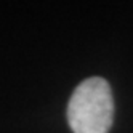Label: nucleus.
<instances>
[{"mask_svg": "<svg viewBox=\"0 0 133 133\" xmlns=\"http://www.w3.org/2000/svg\"><path fill=\"white\" fill-rule=\"evenodd\" d=\"M114 120L109 83L90 77L77 85L68 104V122L74 133H108Z\"/></svg>", "mask_w": 133, "mask_h": 133, "instance_id": "1", "label": "nucleus"}]
</instances>
